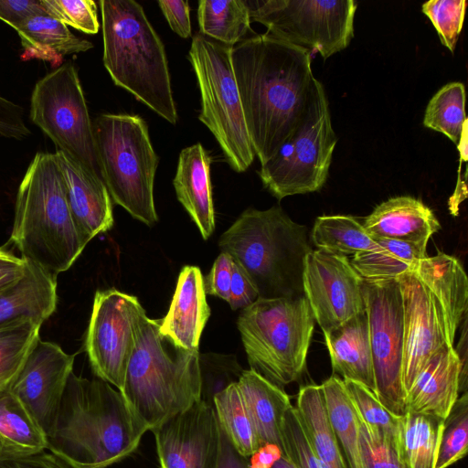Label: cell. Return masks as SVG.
I'll use <instances>...</instances> for the list:
<instances>
[{
  "label": "cell",
  "mask_w": 468,
  "mask_h": 468,
  "mask_svg": "<svg viewBox=\"0 0 468 468\" xmlns=\"http://www.w3.org/2000/svg\"><path fill=\"white\" fill-rule=\"evenodd\" d=\"M197 20L201 35L230 47L250 30V9L241 0H201Z\"/></svg>",
  "instance_id": "836d02e7"
},
{
  "label": "cell",
  "mask_w": 468,
  "mask_h": 468,
  "mask_svg": "<svg viewBox=\"0 0 468 468\" xmlns=\"http://www.w3.org/2000/svg\"><path fill=\"white\" fill-rule=\"evenodd\" d=\"M314 321L304 295L258 298L242 309L237 325L250 369L282 388L299 379Z\"/></svg>",
  "instance_id": "52a82bcc"
},
{
  "label": "cell",
  "mask_w": 468,
  "mask_h": 468,
  "mask_svg": "<svg viewBox=\"0 0 468 468\" xmlns=\"http://www.w3.org/2000/svg\"><path fill=\"white\" fill-rule=\"evenodd\" d=\"M152 431L161 468H214L219 424L212 403L202 399Z\"/></svg>",
  "instance_id": "2e32d148"
},
{
  "label": "cell",
  "mask_w": 468,
  "mask_h": 468,
  "mask_svg": "<svg viewBox=\"0 0 468 468\" xmlns=\"http://www.w3.org/2000/svg\"><path fill=\"white\" fill-rule=\"evenodd\" d=\"M209 316L201 271L197 266L186 265L179 273L176 292L166 315L161 319L159 331L185 349H198Z\"/></svg>",
  "instance_id": "44dd1931"
},
{
  "label": "cell",
  "mask_w": 468,
  "mask_h": 468,
  "mask_svg": "<svg viewBox=\"0 0 468 468\" xmlns=\"http://www.w3.org/2000/svg\"><path fill=\"white\" fill-rule=\"evenodd\" d=\"M343 381L359 419L399 442L400 417L390 412L367 387L350 380Z\"/></svg>",
  "instance_id": "ab89813d"
},
{
  "label": "cell",
  "mask_w": 468,
  "mask_h": 468,
  "mask_svg": "<svg viewBox=\"0 0 468 468\" xmlns=\"http://www.w3.org/2000/svg\"><path fill=\"white\" fill-rule=\"evenodd\" d=\"M468 450V398L458 397L443 420L434 468H448L463 459Z\"/></svg>",
  "instance_id": "f35d334b"
},
{
  "label": "cell",
  "mask_w": 468,
  "mask_h": 468,
  "mask_svg": "<svg viewBox=\"0 0 468 468\" xmlns=\"http://www.w3.org/2000/svg\"><path fill=\"white\" fill-rule=\"evenodd\" d=\"M231 63L250 142L261 165L307 110L317 80L311 52L264 33L233 46Z\"/></svg>",
  "instance_id": "6da1fadb"
},
{
  "label": "cell",
  "mask_w": 468,
  "mask_h": 468,
  "mask_svg": "<svg viewBox=\"0 0 468 468\" xmlns=\"http://www.w3.org/2000/svg\"><path fill=\"white\" fill-rule=\"evenodd\" d=\"M270 468H296L286 457L278 458Z\"/></svg>",
  "instance_id": "11a10c76"
},
{
  "label": "cell",
  "mask_w": 468,
  "mask_h": 468,
  "mask_svg": "<svg viewBox=\"0 0 468 468\" xmlns=\"http://www.w3.org/2000/svg\"><path fill=\"white\" fill-rule=\"evenodd\" d=\"M378 247L352 256L351 265L363 280L395 279L427 257V245L376 239Z\"/></svg>",
  "instance_id": "1f68e13d"
},
{
  "label": "cell",
  "mask_w": 468,
  "mask_h": 468,
  "mask_svg": "<svg viewBox=\"0 0 468 468\" xmlns=\"http://www.w3.org/2000/svg\"><path fill=\"white\" fill-rule=\"evenodd\" d=\"M466 4L465 0H431L421 6V11L434 26L441 44L452 53L463 28Z\"/></svg>",
  "instance_id": "7bdbcfd3"
},
{
  "label": "cell",
  "mask_w": 468,
  "mask_h": 468,
  "mask_svg": "<svg viewBox=\"0 0 468 468\" xmlns=\"http://www.w3.org/2000/svg\"><path fill=\"white\" fill-rule=\"evenodd\" d=\"M337 143L323 85L316 80L302 120L258 172L278 199L318 191L324 185Z\"/></svg>",
  "instance_id": "30bf717a"
},
{
  "label": "cell",
  "mask_w": 468,
  "mask_h": 468,
  "mask_svg": "<svg viewBox=\"0 0 468 468\" xmlns=\"http://www.w3.org/2000/svg\"><path fill=\"white\" fill-rule=\"evenodd\" d=\"M232 258L226 252L218 256L209 273L203 277L206 294L217 296L227 302L230 296Z\"/></svg>",
  "instance_id": "f6af8a7d"
},
{
  "label": "cell",
  "mask_w": 468,
  "mask_h": 468,
  "mask_svg": "<svg viewBox=\"0 0 468 468\" xmlns=\"http://www.w3.org/2000/svg\"><path fill=\"white\" fill-rule=\"evenodd\" d=\"M57 302V276L27 260L23 278L0 292V328L21 320L43 324L55 312Z\"/></svg>",
  "instance_id": "484cf974"
},
{
  "label": "cell",
  "mask_w": 468,
  "mask_h": 468,
  "mask_svg": "<svg viewBox=\"0 0 468 468\" xmlns=\"http://www.w3.org/2000/svg\"><path fill=\"white\" fill-rule=\"evenodd\" d=\"M303 289L324 335L366 310L362 278L345 255L312 250L304 261Z\"/></svg>",
  "instance_id": "9a60e30c"
},
{
  "label": "cell",
  "mask_w": 468,
  "mask_h": 468,
  "mask_svg": "<svg viewBox=\"0 0 468 468\" xmlns=\"http://www.w3.org/2000/svg\"><path fill=\"white\" fill-rule=\"evenodd\" d=\"M443 420L407 412L400 417L399 445L408 468H434Z\"/></svg>",
  "instance_id": "d6a6232c"
},
{
  "label": "cell",
  "mask_w": 468,
  "mask_h": 468,
  "mask_svg": "<svg viewBox=\"0 0 468 468\" xmlns=\"http://www.w3.org/2000/svg\"><path fill=\"white\" fill-rule=\"evenodd\" d=\"M368 317L375 394L394 415L406 414L402 384L404 350L403 302L398 278L363 280Z\"/></svg>",
  "instance_id": "4fadbf2b"
},
{
  "label": "cell",
  "mask_w": 468,
  "mask_h": 468,
  "mask_svg": "<svg viewBox=\"0 0 468 468\" xmlns=\"http://www.w3.org/2000/svg\"><path fill=\"white\" fill-rule=\"evenodd\" d=\"M281 433L282 455L296 468H324L312 448L292 405L284 414Z\"/></svg>",
  "instance_id": "b9f144b4"
},
{
  "label": "cell",
  "mask_w": 468,
  "mask_h": 468,
  "mask_svg": "<svg viewBox=\"0 0 468 468\" xmlns=\"http://www.w3.org/2000/svg\"><path fill=\"white\" fill-rule=\"evenodd\" d=\"M316 249L345 256L375 250L378 243L357 218L347 215L318 217L312 229Z\"/></svg>",
  "instance_id": "e575fe53"
},
{
  "label": "cell",
  "mask_w": 468,
  "mask_h": 468,
  "mask_svg": "<svg viewBox=\"0 0 468 468\" xmlns=\"http://www.w3.org/2000/svg\"><path fill=\"white\" fill-rule=\"evenodd\" d=\"M0 468H73L63 459L45 451L26 456L0 454Z\"/></svg>",
  "instance_id": "f907efd6"
},
{
  "label": "cell",
  "mask_w": 468,
  "mask_h": 468,
  "mask_svg": "<svg viewBox=\"0 0 468 468\" xmlns=\"http://www.w3.org/2000/svg\"><path fill=\"white\" fill-rule=\"evenodd\" d=\"M210 157L200 143L181 150L173 180L176 197L204 239L215 229L210 182Z\"/></svg>",
  "instance_id": "603a6c76"
},
{
  "label": "cell",
  "mask_w": 468,
  "mask_h": 468,
  "mask_svg": "<svg viewBox=\"0 0 468 468\" xmlns=\"http://www.w3.org/2000/svg\"><path fill=\"white\" fill-rule=\"evenodd\" d=\"M237 384L261 447L275 445L282 452V422L292 406L289 396L252 369L242 370Z\"/></svg>",
  "instance_id": "4316f807"
},
{
  "label": "cell",
  "mask_w": 468,
  "mask_h": 468,
  "mask_svg": "<svg viewBox=\"0 0 468 468\" xmlns=\"http://www.w3.org/2000/svg\"><path fill=\"white\" fill-rule=\"evenodd\" d=\"M362 224L375 239L420 245H427L430 238L441 229L433 211L421 200L408 196L382 202Z\"/></svg>",
  "instance_id": "7402d4cb"
},
{
  "label": "cell",
  "mask_w": 468,
  "mask_h": 468,
  "mask_svg": "<svg viewBox=\"0 0 468 468\" xmlns=\"http://www.w3.org/2000/svg\"><path fill=\"white\" fill-rule=\"evenodd\" d=\"M413 271L441 308L453 346L457 328L467 314L468 280L462 264L455 257L439 252L420 260Z\"/></svg>",
  "instance_id": "cb8c5ba5"
},
{
  "label": "cell",
  "mask_w": 468,
  "mask_h": 468,
  "mask_svg": "<svg viewBox=\"0 0 468 468\" xmlns=\"http://www.w3.org/2000/svg\"><path fill=\"white\" fill-rule=\"evenodd\" d=\"M143 311L136 296L115 288L97 291L94 295L85 350L96 377L119 391L124 385Z\"/></svg>",
  "instance_id": "5bb4252c"
},
{
  "label": "cell",
  "mask_w": 468,
  "mask_h": 468,
  "mask_svg": "<svg viewBox=\"0 0 468 468\" xmlns=\"http://www.w3.org/2000/svg\"><path fill=\"white\" fill-rule=\"evenodd\" d=\"M281 456L282 452L277 446L264 445L252 455V457H255L258 461H256V463H250V464L253 468H270Z\"/></svg>",
  "instance_id": "db71d44e"
},
{
  "label": "cell",
  "mask_w": 468,
  "mask_h": 468,
  "mask_svg": "<svg viewBox=\"0 0 468 468\" xmlns=\"http://www.w3.org/2000/svg\"><path fill=\"white\" fill-rule=\"evenodd\" d=\"M146 431L119 390L71 372L47 449L73 468H107L131 455Z\"/></svg>",
  "instance_id": "7a4b0ae2"
},
{
  "label": "cell",
  "mask_w": 468,
  "mask_h": 468,
  "mask_svg": "<svg viewBox=\"0 0 468 468\" xmlns=\"http://www.w3.org/2000/svg\"><path fill=\"white\" fill-rule=\"evenodd\" d=\"M103 64L115 85L176 124L177 112L162 40L133 0L100 1Z\"/></svg>",
  "instance_id": "5b68a950"
},
{
  "label": "cell",
  "mask_w": 468,
  "mask_h": 468,
  "mask_svg": "<svg viewBox=\"0 0 468 468\" xmlns=\"http://www.w3.org/2000/svg\"><path fill=\"white\" fill-rule=\"evenodd\" d=\"M358 420L363 468H408L398 441Z\"/></svg>",
  "instance_id": "60d3db41"
},
{
  "label": "cell",
  "mask_w": 468,
  "mask_h": 468,
  "mask_svg": "<svg viewBox=\"0 0 468 468\" xmlns=\"http://www.w3.org/2000/svg\"><path fill=\"white\" fill-rule=\"evenodd\" d=\"M42 324L21 320L0 328V391L7 389L39 338Z\"/></svg>",
  "instance_id": "74e56055"
},
{
  "label": "cell",
  "mask_w": 468,
  "mask_h": 468,
  "mask_svg": "<svg viewBox=\"0 0 468 468\" xmlns=\"http://www.w3.org/2000/svg\"><path fill=\"white\" fill-rule=\"evenodd\" d=\"M328 419L341 451L346 468H363L359 420L344 381L336 375L322 385Z\"/></svg>",
  "instance_id": "4dcf8cb0"
},
{
  "label": "cell",
  "mask_w": 468,
  "mask_h": 468,
  "mask_svg": "<svg viewBox=\"0 0 468 468\" xmlns=\"http://www.w3.org/2000/svg\"><path fill=\"white\" fill-rule=\"evenodd\" d=\"M212 405L219 426L234 448L245 457L255 454L261 444L237 381L229 383L216 392Z\"/></svg>",
  "instance_id": "d590c367"
},
{
  "label": "cell",
  "mask_w": 468,
  "mask_h": 468,
  "mask_svg": "<svg viewBox=\"0 0 468 468\" xmlns=\"http://www.w3.org/2000/svg\"><path fill=\"white\" fill-rule=\"evenodd\" d=\"M47 449V435L30 411L7 388L0 391V454L26 456Z\"/></svg>",
  "instance_id": "f546056e"
},
{
  "label": "cell",
  "mask_w": 468,
  "mask_h": 468,
  "mask_svg": "<svg viewBox=\"0 0 468 468\" xmlns=\"http://www.w3.org/2000/svg\"><path fill=\"white\" fill-rule=\"evenodd\" d=\"M30 134L23 108L0 95V135L21 141Z\"/></svg>",
  "instance_id": "bcb514c9"
},
{
  "label": "cell",
  "mask_w": 468,
  "mask_h": 468,
  "mask_svg": "<svg viewBox=\"0 0 468 468\" xmlns=\"http://www.w3.org/2000/svg\"><path fill=\"white\" fill-rule=\"evenodd\" d=\"M304 433L324 468H346L332 430L321 385L303 387L294 406Z\"/></svg>",
  "instance_id": "f1b7e54d"
},
{
  "label": "cell",
  "mask_w": 468,
  "mask_h": 468,
  "mask_svg": "<svg viewBox=\"0 0 468 468\" xmlns=\"http://www.w3.org/2000/svg\"><path fill=\"white\" fill-rule=\"evenodd\" d=\"M74 358L58 345L38 338L8 388L46 435L54 425Z\"/></svg>",
  "instance_id": "ac0fdd59"
},
{
  "label": "cell",
  "mask_w": 468,
  "mask_h": 468,
  "mask_svg": "<svg viewBox=\"0 0 468 468\" xmlns=\"http://www.w3.org/2000/svg\"><path fill=\"white\" fill-rule=\"evenodd\" d=\"M46 13L67 27L86 34H96L100 24L92 0H42Z\"/></svg>",
  "instance_id": "ee69618b"
},
{
  "label": "cell",
  "mask_w": 468,
  "mask_h": 468,
  "mask_svg": "<svg viewBox=\"0 0 468 468\" xmlns=\"http://www.w3.org/2000/svg\"><path fill=\"white\" fill-rule=\"evenodd\" d=\"M423 124L460 145L466 131L465 89L462 82L448 83L433 95L427 105Z\"/></svg>",
  "instance_id": "8d00e7d4"
},
{
  "label": "cell",
  "mask_w": 468,
  "mask_h": 468,
  "mask_svg": "<svg viewBox=\"0 0 468 468\" xmlns=\"http://www.w3.org/2000/svg\"><path fill=\"white\" fill-rule=\"evenodd\" d=\"M466 373L454 346H443L428 360L406 393V413L444 420L460 394L466 392Z\"/></svg>",
  "instance_id": "d6986e66"
},
{
  "label": "cell",
  "mask_w": 468,
  "mask_h": 468,
  "mask_svg": "<svg viewBox=\"0 0 468 468\" xmlns=\"http://www.w3.org/2000/svg\"><path fill=\"white\" fill-rule=\"evenodd\" d=\"M15 30L25 49L23 58L28 59L51 61L93 48L90 41L76 37L65 24L48 14L31 16Z\"/></svg>",
  "instance_id": "83f0119b"
},
{
  "label": "cell",
  "mask_w": 468,
  "mask_h": 468,
  "mask_svg": "<svg viewBox=\"0 0 468 468\" xmlns=\"http://www.w3.org/2000/svg\"><path fill=\"white\" fill-rule=\"evenodd\" d=\"M233 260V259H232ZM259 298L258 292L245 270L233 260L230 296L229 304L232 310L244 309Z\"/></svg>",
  "instance_id": "7dc6e473"
},
{
  "label": "cell",
  "mask_w": 468,
  "mask_h": 468,
  "mask_svg": "<svg viewBox=\"0 0 468 468\" xmlns=\"http://www.w3.org/2000/svg\"><path fill=\"white\" fill-rule=\"evenodd\" d=\"M324 335L334 372L340 375L343 380L357 382L375 393L367 311Z\"/></svg>",
  "instance_id": "d4e9b609"
},
{
  "label": "cell",
  "mask_w": 468,
  "mask_h": 468,
  "mask_svg": "<svg viewBox=\"0 0 468 468\" xmlns=\"http://www.w3.org/2000/svg\"><path fill=\"white\" fill-rule=\"evenodd\" d=\"M231 48L197 33L192 38L188 59L200 91L198 119L218 141L229 166L240 173L252 164L255 153L232 68Z\"/></svg>",
  "instance_id": "9c48e42d"
},
{
  "label": "cell",
  "mask_w": 468,
  "mask_h": 468,
  "mask_svg": "<svg viewBox=\"0 0 468 468\" xmlns=\"http://www.w3.org/2000/svg\"><path fill=\"white\" fill-rule=\"evenodd\" d=\"M68 203L83 241L113 226L112 200L101 178L88 171L65 153L57 150Z\"/></svg>",
  "instance_id": "ffe728a7"
},
{
  "label": "cell",
  "mask_w": 468,
  "mask_h": 468,
  "mask_svg": "<svg viewBox=\"0 0 468 468\" xmlns=\"http://www.w3.org/2000/svg\"><path fill=\"white\" fill-rule=\"evenodd\" d=\"M157 4L170 28L183 38L191 36L189 5L183 0H158Z\"/></svg>",
  "instance_id": "681fc988"
},
{
  "label": "cell",
  "mask_w": 468,
  "mask_h": 468,
  "mask_svg": "<svg viewBox=\"0 0 468 468\" xmlns=\"http://www.w3.org/2000/svg\"><path fill=\"white\" fill-rule=\"evenodd\" d=\"M403 302L405 395L428 360L451 345L441 308L413 270L398 277ZM406 398V397H405Z\"/></svg>",
  "instance_id": "e0dca14e"
},
{
  "label": "cell",
  "mask_w": 468,
  "mask_h": 468,
  "mask_svg": "<svg viewBox=\"0 0 468 468\" xmlns=\"http://www.w3.org/2000/svg\"><path fill=\"white\" fill-rule=\"evenodd\" d=\"M218 247L245 270L259 298L303 295L304 261L313 249L307 229L280 207L246 209L220 236Z\"/></svg>",
  "instance_id": "8992f818"
},
{
  "label": "cell",
  "mask_w": 468,
  "mask_h": 468,
  "mask_svg": "<svg viewBox=\"0 0 468 468\" xmlns=\"http://www.w3.org/2000/svg\"><path fill=\"white\" fill-rule=\"evenodd\" d=\"M10 241L22 258L57 276L86 247L71 214L55 154L38 152L17 189Z\"/></svg>",
  "instance_id": "277c9868"
},
{
  "label": "cell",
  "mask_w": 468,
  "mask_h": 468,
  "mask_svg": "<svg viewBox=\"0 0 468 468\" xmlns=\"http://www.w3.org/2000/svg\"><path fill=\"white\" fill-rule=\"evenodd\" d=\"M92 123L102 179L112 200L133 218L154 225L158 220L154 182L159 159L145 121L139 115L103 113Z\"/></svg>",
  "instance_id": "ba28073f"
},
{
  "label": "cell",
  "mask_w": 468,
  "mask_h": 468,
  "mask_svg": "<svg viewBox=\"0 0 468 468\" xmlns=\"http://www.w3.org/2000/svg\"><path fill=\"white\" fill-rule=\"evenodd\" d=\"M161 319L140 314L122 389L128 407L147 430L202 399L198 349H185L159 331Z\"/></svg>",
  "instance_id": "3957f363"
},
{
  "label": "cell",
  "mask_w": 468,
  "mask_h": 468,
  "mask_svg": "<svg viewBox=\"0 0 468 468\" xmlns=\"http://www.w3.org/2000/svg\"><path fill=\"white\" fill-rule=\"evenodd\" d=\"M250 19L265 34L318 52L324 59L345 49L354 36V0L246 1Z\"/></svg>",
  "instance_id": "7c38bea8"
},
{
  "label": "cell",
  "mask_w": 468,
  "mask_h": 468,
  "mask_svg": "<svg viewBox=\"0 0 468 468\" xmlns=\"http://www.w3.org/2000/svg\"><path fill=\"white\" fill-rule=\"evenodd\" d=\"M26 270L27 260L0 248V292L18 282Z\"/></svg>",
  "instance_id": "816d5d0a"
},
{
  "label": "cell",
  "mask_w": 468,
  "mask_h": 468,
  "mask_svg": "<svg viewBox=\"0 0 468 468\" xmlns=\"http://www.w3.org/2000/svg\"><path fill=\"white\" fill-rule=\"evenodd\" d=\"M214 468H253L250 458L241 455L219 426V448Z\"/></svg>",
  "instance_id": "f5cc1de1"
},
{
  "label": "cell",
  "mask_w": 468,
  "mask_h": 468,
  "mask_svg": "<svg viewBox=\"0 0 468 468\" xmlns=\"http://www.w3.org/2000/svg\"><path fill=\"white\" fill-rule=\"evenodd\" d=\"M29 116L57 150L102 179L93 123L78 71L71 62L56 68L36 83Z\"/></svg>",
  "instance_id": "8fae6325"
},
{
  "label": "cell",
  "mask_w": 468,
  "mask_h": 468,
  "mask_svg": "<svg viewBox=\"0 0 468 468\" xmlns=\"http://www.w3.org/2000/svg\"><path fill=\"white\" fill-rule=\"evenodd\" d=\"M40 14H47L42 0H0V20L14 29Z\"/></svg>",
  "instance_id": "c3c4849f"
}]
</instances>
